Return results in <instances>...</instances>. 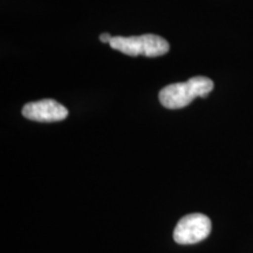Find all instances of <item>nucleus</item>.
Listing matches in <instances>:
<instances>
[{"mask_svg":"<svg viewBox=\"0 0 253 253\" xmlns=\"http://www.w3.org/2000/svg\"><path fill=\"white\" fill-rule=\"evenodd\" d=\"M213 89V81L205 77H195L186 82L171 84L160 91V102L168 109L189 106L196 97H207Z\"/></svg>","mask_w":253,"mask_h":253,"instance_id":"1","label":"nucleus"},{"mask_svg":"<svg viewBox=\"0 0 253 253\" xmlns=\"http://www.w3.org/2000/svg\"><path fill=\"white\" fill-rule=\"evenodd\" d=\"M23 115L37 122H59L68 116V110L61 103L46 99L25 104Z\"/></svg>","mask_w":253,"mask_h":253,"instance_id":"4","label":"nucleus"},{"mask_svg":"<svg viewBox=\"0 0 253 253\" xmlns=\"http://www.w3.org/2000/svg\"><path fill=\"white\" fill-rule=\"evenodd\" d=\"M112 39H113V37L110 36V34H108V33H102L100 36V40L102 41V42H104V43H110V41H112Z\"/></svg>","mask_w":253,"mask_h":253,"instance_id":"5","label":"nucleus"},{"mask_svg":"<svg viewBox=\"0 0 253 253\" xmlns=\"http://www.w3.org/2000/svg\"><path fill=\"white\" fill-rule=\"evenodd\" d=\"M113 49L129 56L144 55L156 58L169 52V42L156 34H143L138 37H113L110 41Z\"/></svg>","mask_w":253,"mask_h":253,"instance_id":"2","label":"nucleus"},{"mask_svg":"<svg viewBox=\"0 0 253 253\" xmlns=\"http://www.w3.org/2000/svg\"><path fill=\"white\" fill-rule=\"evenodd\" d=\"M211 220L203 213L186 214L177 223L173 231V239L177 244L191 245L197 244L211 233Z\"/></svg>","mask_w":253,"mask_h":253,"instance_id":"3","label":"nucleus"}]
</instances>
